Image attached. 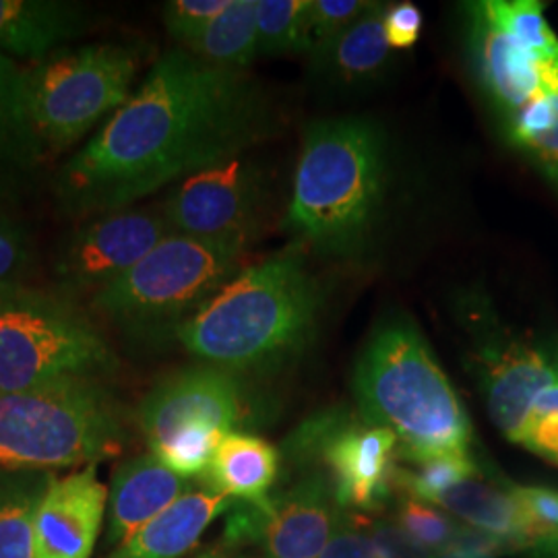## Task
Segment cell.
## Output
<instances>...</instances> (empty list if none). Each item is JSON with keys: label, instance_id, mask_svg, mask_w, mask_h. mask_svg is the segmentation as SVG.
Listing matches in <instances>:
<instances>
[{"label": "cell", "instance_id": "6da1fadb", "mask_svg": "<svg viewBox=\"0 0 558 558\" xmlns=\"http://www.w3.org/2000/svg\"><path fill=\"white\" fill-rule=\"evenodd\" d=\"M274 126L267 94L244 71L214 66L174 48L62 163L54 197L60 211L77 220L133 207L172 182L240 158Z\"/></svg>", "mask_w": 558, "mask_h": 558}, {"label": "cell", "instance_id": "7a4b0ae2", "mask_svg": "<svg viewBox=\"0 0 558 558\" xmlns=\"http://www.w3.org/2000/svg\"><path fill=\"white\" fill-rule=\"evenodd\" d=\"M319 311V281L300 253H281L230 279L177 339L223 371L259 368L299 352Z\"/></svg>", "mask_w": 558, "mask_h": 558}, {"label": "cell", "instance_id": "3957f363", "mask_svg": "<svg viewBox=\"0 0 558 558\" xmlns=\"http://www.w3.org/2000/svg\"><path fill=\"white\" fill-rule=\"evenodd\" d=\"M354 393L362 416L391 430L408 461L468 453L470 418L414 323L385 320L375 329L356 364Z\"/></svg>", "mask_w": 558, "mask_h": 558}, {"label": "cell", "instance_id": "277c9868", "mask_svg": "<svg viewBox=\"0 0 558 558\" xmlns=\"http://www.w3.org/2000/svg\"><path fill=\"white\" fill-rule=\"evenodd\" d=\"M385 189V141L366 119L308 126L286 226L323 253H354L368 236Z\"/></svg>", "mask_w": 558, "mask_h": 558}, {"label": "cell", "instance_id": "5b68a950", "mask_svg": "<svg viewBox=\"0 0 558 558\" xmlns=\"http://www.w3.org/2000/svg\"><path fill=\"white\" fill-rule=\"evenodd\" d=\"M126 426L101 379L64 377L0 393V468L48 470L117 458Z\"/></svg>", "mask_w": 558, "mask_h": 558}, {"label": "cell", "instance_id": "8992f818", "mask_svg": "<svg viewBox=\"0 0 558 558\" xmlns=\"http://www.w3.org/2000/svg\"><path fill=\"white\" fill-rule=\"evenodd\" d=\"M244 248L236 242L170 234L129 274L92 296L89 306L126 338L177 336L201 306L239 276Z\"/></svg>", "mask_w": 558, "mask_h": 558}, {"label": "cell", "instance_id": "52a82bcc", "mask_svg": "<svg viewBox=\"0 0 558 558\" xmlns=\"http://www.w3.org/2000/svg\"><path fill=\"white\" fill-rule=\"evenodd\" d=\"M114 368L110 343L75 300L0 286V393L64 377L101 379Z\"/></svg>", "mask_w": 558, "mask_h": 558}, {"label": "cell", "instance_id": "ba28073f", "mask_svg": "<svg viewBox=\"0 0 558 558\" xmlns=\"http://www.w3.org/2000/svg\"><path fill=\"white\" fill-rule=\"evenodd\" d=\"M140 52L129 44L59 50L25 69L27 108L41 147L62 151L131 100Z\"/></svg>", "mask_w": 558, "mask_h": 558}, {"label": "cell", "instance_id": "9c48e42d", "mask_svg": "<svg viewBox=\"0 0 558 558\" xmlns=\"http://www.w3.org/2000/svg\"><path fill=\"white\" fill-rule=\"evenodd\" d=\"M242 416L239 380L218 366L184 368L140 403L137 422L151 453L180 476L205 474Z\"/></svg>", "mask_w": 558, "mask_h": 558}, {"label": "cell", "instance_id": "30bf717a", "mask_svg": "<svg viewBox=\"0 0 558 558\" xmlns=\"http://www.w3.org/2000/svg\"><path fill=\"white\" fill-rule=\"evenodd\" d=\"M172 226L163 209L124 207L89 218L62 240L52 265L59 294L96 296L145 259Z\"/></svg>", "mask_w": 558, "mask_h": 558}, {"label": "cell", "instance_id": "8fae6325", "mask_svg": "<svg viewBox=\"0 0 558 558\" xmlns=\"http://www.w3.org/2000/svg\"><path fill=\"white\" fill-rule=\"evenodd\" d=\"M263 179L246 158H232L180 180L163 203L172 232L246 246L263 209Z\"/></svg>", "mask_w": 558, "mask_h": 558}, {"label": "cell", "instance_id": "7c38bea8", "mask_svg": "<svg viewBox=\"0 0 558 558\" xmlns=\"http://www.w3.org/2000/svg\"><path fill=\"white\" fill-rule=\"evenodd\" d=\"M341 509L323 480H304L265 505L236 509L228 538L259 542L267 558H319L343 521Z\"/></svg>", "mask_w": 558, "mask_h": 558}, {"label": "cell", "instance_id": "4fadbf2b", "mask_svg": "<svg viewBox=\"0 0 558 558\" xmlns=\"http://www.w3.org/2000/svg\"><path fill=\"white\" fill-rule=\"evenodd\" d=\"M484 339L478 362L488 414L507 439L523 445L534 401L558 380V350L502 333Z\"/></svg>", "mask_w": 558, "mask_h": 558}, {"label": "cell", "instance_id": "5bb4252c", "mask_svg": "<svg viewBox=\"0 0 558 558\" xmlns=\"http://www.w3.org/2000/svg\"><path fill=\"white\" fill-rule=\"evenodd\" d=\"M468 13L470 46L480 83L507 119H513L539 94L557 87V71L542 66L539 60L488 13L484 2L470 4Z\"/></svg>", "mask_w": 558, "mask_h": 558}, {"label": "cell", "instance_id": "9a60e30c", "mask_svg": "<svg viewBox=\"0 0 558 558\" xmlns=\"http://www.w3.org/2000/svg\"><path fill=\"white\" fill-rule=\"evenodd\" d=\"M106 509L96 465L54 478L36 515V558H92Z\"/></svg>", "mask_w": 558, "mask_h": 558}, {"label": "cell", "instance_id": "2e32d148", "mask_svg": "<svg viewBox=\"0 0 558 558\" xmlns=\"http://www.w3.org/2000/svg\"><path fill=\"white\" fill-rule=\"evenodd\" d=\"M398 437L380 426L341 428L323 445L336 480V499L350 509H379L389 497Z\"/></svg>", "mask_w": 558, "mask_h": 558}, {"label": "cell", "instance_id": "e0dca14e", "mask_svg": "<svg viewBox=\"0 0 558 558\" xmlns=\"http://www.w3.org/2000/svg\"><path fill=\"white\" fill-rule=\"evenodd\" d=\"M189 493L184 476L156 453H143L120 465L108 493V544L117 548Z\"/></svg>", "mask_w": 558, "mask_h": 558}, {"label": "cell", "instance_id": "ac0fdd59", "mask_svg": "<svg viewBox=\"0 0 558 558\" xmlns=\"http://www.w3.org/2000/svg\"><path fill=\"white\" fill-rule=\"evenodd\" d=\"M89 29V11L77 2L0 0V52L7 57L40 62Z\"/></svg>", "mask_w": 558, "mask_h": 558}, {"label": "cell", "instance_id": "d6986e66", "mask_svg": "<svg viewBox=\"0 0 558 558\" xmlns=\"http://www.w3.org/2000/svg\"><path fill=\"white\" fill-rule=\"evenodd\" d=\"M44 156L46 149L29 119L25 69L0 52V199L25 191Z\"/></svg>", "mask_w": 558, "mask_h": 558}, {"label": "cell", "instance_id": "ffe728a7", "mask_svg": "<svg viewBox=\"0 0 558 558\" xmlns=\"http://www.w3.org/2000/svg\"><path fill=\"white\" fill-rule=\"evenodd\" d=\"M234 505L230 497L211 486L189 490L147 523L140 534L119 546L110 558L184 557L199 542L209 523Z\"/></svg>", "mask_w": 558, "mask_h": 558}, {"label": "cell", "instance_id": "44dd1931", "mask_svg": "<svg viewBox=\"0 0 558 558\" xmlns=\"http://www.w3.org/2000/svg\"><path fill=\"white\" fill-rule=\"evenodd\" d=\"M435 502L468 521L472 527L505 539L513 555L532 550L534 521L509 493L507 482L505 488H500L476 472L474 476L461 480L456 486L440 493Z\"/></svg>", "mask_w": 558, "mask_h": 558}, {"label": "cell", "instance_id": "7402d4cb", "mask_svg": "<svg viewBox=\"0 0 558 558\" xmlns=\"http://www.w3.org/2000/svg\"><path fill=\"white\" fill-rule=\"evenodd\" d=\"M385 4L375 7L336 40L315 52V73L333 85L362 87L380 80L389 64V41L385 38Z\"/></svg>", "mask_w": 558, "mask_h": 558}, {"label": "cell", "instance_id": "603a6c76", "mask_svg": "<svg viewBox=\"0 0 558 558\" xmlns=\"http://www.w3.org/2000/svg\"><path fill=\"white\" fill-rule=\"evenodd\" d=\"M278 451L257 437L230 433L214 456L205 476L209 486L230 499L265 505L278 476Z\"/></svg>", "mask_w": 558, "mask_h": 558}, {"label": "cell", "instance_id": "cb8c5ba5", "mask_svg": "<svg viewBox=\"0 0 558 558\" xmlns=\"http://www.w3.org/2000/svg\"><path fill=\"white\" fill-rule=\"evenodd\" d=\"M54 474L0 468V558H36V515Z\"/></svg>", "mask_w": 558, "mask_h": 558}, {"label": "cell", "instance_id": "d4e9b609", "mask_svg": "<svg viewBox=\"0 0 558 558\" xmlns=\"http://www.w3.org/2000/svg\"><path fill=\"white\" fill-rule=\"evenodd\" d=\"M184 48L214 66L244 71L259 57L257 0H232L228 9Z\"/></svg>", "mask_w": 558, "mask_h": 558}, {"label": "cell", "instance_id": "484cf974", "mask_svg": "<svg viewBox=\"0 0 558 558\" xmlns=\"http://www.w3.org/2000/svg\"><path fill=\"white\" fill-rule=\"evenodd\" d=\"M308 9L311 0H257L259 57L311 54Z\"/></svg>", "mask_w": 558, "mask_h": 558}, {"label": "cell", "instance_id": "4316f807", "mask_svg": "<svg viewBox=\"0 0 558 558\" xmlns=\"http://www.w3.org/2000/svg\"><path fill=\"white\" fill-rule=\"evenodd\" d=\"M488 13L525 46L542 66L558 73V38L544 20V4L536 0H490L484 2Z\"/></svg>", "mask_w": 558, "mask_h": 558}, {"label": "cell", "instance_id": "83f0119b", "mask_svg": "<svg viewBox=\"0 0 558 558\" xmlns=\"http://www.w3.org/2000/svg\"><path fill=\"white\" fill-rule=\"evenodd\" d=\"M410 463L412 468H393L391 484L422 502H435L440 493L478 472L470 453H442Z\"/></svg>", "mask_w": 558, "mask_h": 558}, {"label": "cell", "instance_id": "f1b7e54d", "mask_svg": "<svg viewBox=\"0 0 558 558\" xmlns=\"http://www.w3.org/2000/svg\"><path fill=\"white\" fill-rule=\"evenodd\" d=\"M509 493L530 513L532 555L536 558H558V493L542 486H521L507 482Z\"/></svg>", "mask_w": 558, "mask_h": 558}, {"label": "cell", "instance_id": "f546056e", "mask_svg": "<svg viewBox=\"0 0 558 558\" xmlns=\"http://www.w3.org/2000/svg\"><path fill=\"white\" fill-rule=\"evenodd\" d=\"M375 2L364 0H311L308 9V38L311 57L323 46L336 40L341 32L364 17Z\"/></svg>", "mask_w": 558, "mask_h": 558}, {"label": "cell", "instance_id": "4dcf8cb0", "mask_svg": "<svg viewBox=\"0 0 558 558\" xmlns=\"http://www.w3.org/2000/svg\"><path fill=\"white\" fill-rule=\"evenodd\" d=\"M36 259L34 240L25 226L0 209V286L21 283Z\"/></svg>", "mask_w": 558, "mask_h": 558}, {"label": "cell", "instance_id": "1f68e13d", "mask_svg": "<svg viewBox=\"0 0 558 558\" xmlns=\"http://www.w3.org/2000/svg\"><path fill=\"white\" fill-rule=\"evenodd\" d=\"M399 527L428 550L442 553L449 548L458 525L428 502L408 499L399 509Z\"/></svg>", "mask_w": 558, "mask_h": 558}, {"label": "cell", "instance_id": "d6a6232c", "mask_svg": "<svg viewBox=\"0 0 558 558\" xmlns=\"http://www.w3.org/2000/svg\"><path fill=\"white\" fill-rule=\"evenodd\" d=\"M521 447L558 465V380L534 401Z\"/></svg>", "mask_w": 558, "mask_h": 558}, {"label": "cell", "instance_id": "836d02e7", "mask_svg": "<svg viewBox=\"0 0 558 558\" xmlns=\"http://www.w3.org/2000/svg\"><path fill=\"white\" fill-rule=\"evenodd\" d=\"M232 0H174L163 7V25L182 46L191 44L201 32L228 9Z\"/></svg>", "mask_w": 558, "mask_h": 558}, {"label": "cell", "instance_id": "e575fe53", "mask_svg": "<svg viewBox=\"0 0 558 558\" xmlns=\"http://www.w3.org/2000/svg\"><path fill=\"white\" fill-rule=\"evenodd\" d=\"M343 515L336 536L329 539L319 558H379L377 546L371 534V523L366 519Z\"/></svg>", "mask_w": 558, "mask_h": 558}, {"label": "cell", "instance_id": "d590c367", "mask_svg": "<svg viewBox=\"0 0 558 558\" xmlns=\"http://www.w3.org/2000/svg\"><path fill=\"white\" fill-rule=\"evenodd\" d=\"M385 38L391 48H412L422 32V13L412 2H398L385 9Z\"/></svg>", "mask_w": 558, "mask_h": 558}, {"label": "cell", "instance_id": "8d00e7d4", "mask_svg": "<svg viewBox=\"0 0 558 558\" xmlns=\"http://www.w3.org/2000/svg\"><path fill=\"white\" fill-rule=\"evenodd\" d=\"M371 534H373L379 558H435L433 550L424 548L393 523L379 521L371 525Z\"/></svg>", "mask_w": 558, "mask_h": 558}, {"label": "cell", "instance_id": "74e56055", "mask_svg": "<svg viewBox=\"0 0 558 558\" xmlns=\"http://www.w3.org/2000/svg\"><path fill=\"white\" fill-rule=\"evenodd\" d=\"M451 553L459 555H474V557H500V555H513L509 544L499 536H493L478 527H461L458 525L453 539L449 544Z\"/></svg>", "mask_w": 558, "mask_h": 558}, {"label": "cell", "instance_id": "f35d334b", "mask_svg": "<svg viewBox=\"0 0 558 558\" xmlns=\"http://www.w3.org/2000/svg\"><path fill=\"white\" fill-rule=\"evenodd\" d=\"M544 94H548V98L553 101L555 122L546 133H542L538 140L527 143L523 149L527 154H532L553 179L558 180V85L548 89V92H544Z\"/></svg>", "mask_w": 558, "mask_h": 558}, {"label": "cell", "instance_id": "ab89813d", "mask_svg": "<svg viewBox=\"0 0 558 558\" xmlns=\"http://www.w3.org/2000/svg\"><path fill=\"white\" fill-rule=\"evenodd\" d=\"M435 558H497V557H474V555H459V553H451V550H442L437 553Z\"/></svg>", "mask_w": 558, "mask_h": 558}, {"label": "cell", "instance_id": "60d3db41", "mask_svg": "<svg viewBox=\"0 0 558 558\" xmlns=\"http://www.w3.org/2000/svg\"><path fill=\"white\" fill-rule=\"evenodd\" d=\"M201 558H218V557H214V555H207V557H201Z\"/></svg>", "mask_w": 558, "mask_h": 558}]
</instances>
